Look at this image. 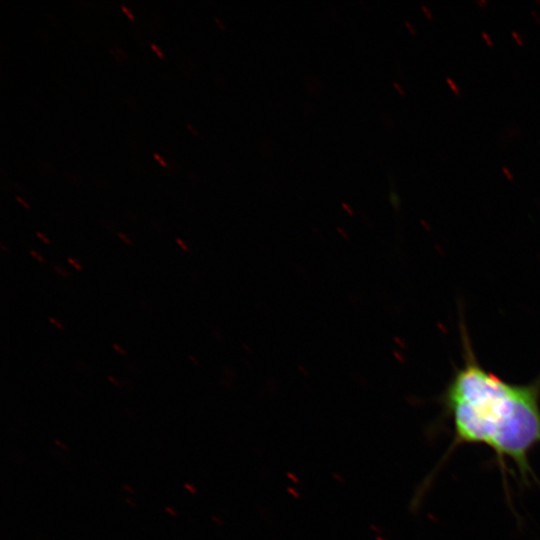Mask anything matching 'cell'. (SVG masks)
Segmentation results:
<instances>
[{"label": "cell", "mask_w": 540, "mask_h": 540, "mask_svg": "<svg viewBox=\"0 0 540 540\" xmlns=\"http://www.w3.org/2000/svg\"><path fill=\"white\" fill-rule=\"evenodd\" d=\"M38 238H40L44 243L50 244V240L46 238L42 233L36 232Z\"/></svg>", "instance_id": "obj_12"}, {"label": "cell", "mask_w": 540, "mask_h": 540, "mask_svg": "<svg viewBox=\"0 0 540 540\" xmlns=\"http://www.w3.org/2000/svg\"><path fill=\"white\" fill-rule=\"evenodd\" d=\"M123 490L129 492V493H133L134 492V489H132V487L130 485H127V484H124L122 486Z\"/></svg>", "instance_id": "obj_17"}, {"label": "cell", "mask_w": 540, "mask_h": 540, "mask_svg": "<svg viewBox=\"0 0 540 540\" xmlns=\"http://www.w3.org/2000/svg\"><path fill=\"white\" fill-rule=\"evenodd\" d=\"M117 235H118L119 238H121V239L123 240V242H125L126 244H129V245L132 244L131 240H130L125 234H123V233H118Z\"/></svg>", "instance_id": "obj_8"}, {"label": "cell", "mask_w": 540, "mask_h": 540, "mask_svg": "<svg viewBox=\"0 0 540 540\" xmlns=\"http://www.w3.org/2000/svg\"><path fill=\"white\" fill-rule=\"evenodd\" d=\"M165 511H166L170 516H172V517L177 516L176 511H175L172 507H170V506H166V507H165Z\"/></svg>", "instance_id": "obj_9"}, {"label": "cell", "mask_w": 540, "mask_h": 540, "mask_svg": "<svg viewBox=\"0 0 540 540\" xmlns=\"http://www.w3.org/2000/svg\"><path fill=\"white\" fill-rule=\"evenodd\" d=\"M215 21L218 23V25L220 26L221 29H224L225 27L222 25V23L219 21V19L217 17L214 18Z\"/></svg>", "instance_id": "obj_21"}, {"label": "cell", "mask_w": 540, "mask_h": 540, "mask_svg": "<svg viewBox=\"0 0 540 540\" xmlns=\"http://www.w3.org/2000/svg\"><path fill=\"white\" fill-rule=\"evenodd\" d=\"M151 48L157 53L159 57H163L162 51L154 43L150 44Z\"/></svg>", "instance_id": "obj_10"}, {"label": "cell", "mask_w": 540, "mask_h": 540, "mask_svg": "<svg viewBox=\"0 0 540 540\" xmlns=\"http://www.w3.org/2000/svg\"><path fill=\"white\" fill-rule=\"evenodd\" d=\"M30 254H31L37 261H39L40 263H43V262H44V258H43L39 253H37L36 251L31 250V251H30Z\"/></svg>", "instance_id": "obj_4"}, {"label": "cell", "mask_w": 540, "mask_h": 540, "mask_svg": "<svg viewBox=\"0 0 540 540\" xmlns=\"http://www.w3.org/2000/svg\"><path fill=\"white\" fill-rule=\"evenodd\" d=\"M187 127L193 132L194 135H197V132L194 130V127L187 123Z\"/></svg>", "instance_id": "obj_20"}, {"label": "cell", "mask_w": 540, "mask_h": 540, "mask_svg": "<svg viewBox=\"0 0 540 540\" xmlns=\"http://www.w3.org/2000/svg\"><path fill=\"white\" fill-rule=\"evenodd\" d=\"M55 270L59 275H61L63 277L68 276V272L66 270H64L62 267L58 266V265L55 266Z\"/></svg>", "instance_id": "obj_5"}, {"label": "cell", "mask_w": 540, "mask_h": 540, "mask_svg": "<svg viewBox=\"0 0 540 540\" xmlns=\"http://www.w3.org/2000/svg\"><path fill=\"white\" fill-rule=\"evenodd\" d=\"M49 322L52 323L53 325H55V326H56L58 329H60V330H63V329H64L63 326H62V324H61L57 319H55V318H53V317H50V318H49Z\"/></svg>", "instance_id": "obj_6"}, {"label": "cell", "mask_w": 540, "mask_h": 540, "mask_svg": "<svg viewBox=\"0 0 540 540\" xmlns=\"http://www.w3.org/2000/svg\"><path fill=\"white\" fill-rule=\"evenodd\" d=\"M153 156L158 160V162L162 165V166H165L166 167V162L163 160V158L157 154V153H154Z\"/></svg>", "instance_id": "obj_13"}, {"label": "cell", "mask_w": 540, "mask_h": 540, "mask_svg": "<svg viewBox=\"0 0 540 540\" xmlns=\"http://www.w3.org/2000/svg\"><path fill=\"white\" fill-rule=\"evenodd\" d=\"M108 380L113 383L115 386H120L119 382L116 381L113 377L108 376Z\"/></svg>", "instance_id": "obj_18"}, {"label": "cell", "mask_w": 540, "mask_h": 540, "mask_svg": "<svg viewBox=\"0 0 540 540\" xmlns=\"http://www.w3.org/2000/svg\"><path fill=\"white\" fill-rule=\"evenodd\" d=\"M113 348L118 352L120 353L121 355H126V352L125 350L119 346L118 344H113Z\"/></svg>", "instance_id": "obj_11"}, {"label": "cell", "mask_w": 540, "mask_h": 540, "mask_svg": "<svg viewBox=\"0 0 540 540\" xmlns=\"http://www.w3.org/2000/svg\"><path fill=\"white\" fill-rule=\"evenodd\" d=\"M184 488L192 494H195L196 492L195 487L190 483H185Z\"/></svg>", "instance_id": "obj_7"}, {"label": "cell", "mask_w": 540, "mask_h": 540, "mask_svg": "<svg viewBox=\"0 0 540 540\" xmlns=\"http://www.w3.org/2000/svg\"><path fill=\"white\" fill-rule=\"evenodd\" d=\"M125 502H126L127 504H129L130 506H132V507H135V506H136V505L134 504V502L131 501L129 498H126V499H125Z\"/></svg>", "instance_id": "obj_19"}, {"label": "cell", "mask_w": 540, "mask_h": 540, "mask_svg": "<svg viewBox=\"0 0 540 540\" xmlns=\"http://www.w3.org/2000/svg\"><path fill=\"white\" fill-rule=\"evenodd\" d=\"M462 338L464 363L440 397L453 427L448 452L463 444L484 445L502 471L510 460L527 483L534 477L530 453L540 445V374L524 385L509 383L479 364L465 331Z\"/></svg>", "instance_id": "obj_1"}, {"label": "cell", "mask_w": 540, "mask_h": 540, "mask_svg": "<svg viewBox=\"0 0 540 540\" xmlns=\"http://www.w3.org/2000/svg\"><path fill=\"white\" fill-rule=\"evenodd\" d=\"M68 263H70L76 270H79L81 271L82 270V266L73 258H68L67 259Z\"/></svg>", "instance_id": "obj_3"}, {"label": "cell", "mask_w": 540, "mask_h": 540, "mask_svg": "<svg viewBox=\"0 0 540 540\" xmlns=\"http://www.w3.org/2000/svg\"><path fill=\"white\" fill-rule=\"evenodd\" d=\"M1 249H2L3 251H8V249L5 248V246H3L2 244H1Z\"/></svg>", "instance_id": "obj_22"}, {"label": "cell", "mask_w": 540, "mask_h": 540, "mask_svg": "<svg viewBox=\"0 0 540 540\" xmlns=\"http://www.w3.org/2000/svg\"><path fill=\"white\" fill-rule=\"evenodd\" d=\"M110 51L112 52V54L115 56L117 60L122 61L126 59L125 53L116 45L112 44L110 46Z\"/></svg>", "instance_id": "obj_2"}, {"label": "cell", "mask_w": 540, "mask_h": 540, "mask_svg": "<svg viewBox=\"0 0 540 540\" xmlns=\"http://www.w3.org/2000/svg\"><path fill=\"white\" fill-rule=\"evenodd\" d=\"M121 8L131 20L134 19L132 13L130 12V10L126 6L122 5Z\"/></svg>", "instance_id": "obj_15"}, {"label": "cell", "mask_w": 540, "mask_h": 540, "mask_svg": "<svg viewBox=\"0 0 540 540\" xmlns=\"http://www.w3.org/2000/svg\"><path fill=\"white\" fill-rule=\"evenodd\" d=\"M176 242L180 245L182 250L188 251V248H187V246H186V244L184 243L183 240H181L180 238H176Z\"/></svg>", "instance_id": "obj_14"}, {"label": "cell", "mask_w": 540, "mask_h": 540, "mask_svg": "<svg viewBox=\"0 0 540 540\" xmlns=\"http://www.w3.org/2000/svg\"><path fill=\"white\" fill-rule=\"evenodd\" d=\"M15 199L21 203L25 208H29V205L20 197L16 196Z\"/></svg>", "instance_id": "obj_16"}]
</instances>
